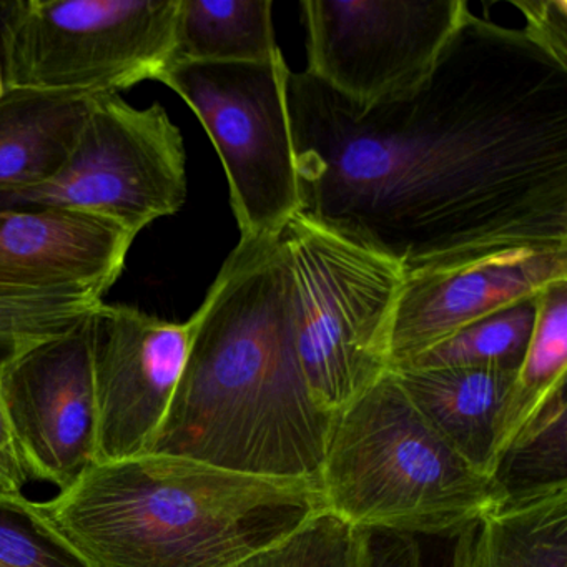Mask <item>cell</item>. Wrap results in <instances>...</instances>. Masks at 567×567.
Masks as SVG:
<instances>
[{
    "instance_id": "cell-1",
    "label": "cell",
    "mask_w": 567,
    "mask_h": 567,
    "mask_svg": "<svg viewBox=\"0 0 567 567\" xmlns=\"http://www.w3.org/2000/svg\"><path fill=\"white\" fill-rule=\"evenodd\" d=\"M300 214L404 274L567 248V58L467 12L433 72L360 109L285 72Z\"/></svg>"
},
{
    "instance_id": "cell-2",
    "label": "cell",
    "mask_w": 567,
    "mask_h": 567,
    "mask_svg": "<svg viewBox=\"0 0 567 567\" xmlns=\"http://www.w3.org/2000/svg\"><path fill=\"white\" fill-rule=\"evenodd\" d=\"M190 318L187 363L151 453L320 483L337 416L301 371L280 237H241Z\"/></svg>"
},
{
    "instance_id": "cell-3",
    "label": "cell",
    "mask_w": 567,
    "mask_h": 567,
    "mask_svg": "<svg viewBox=\"0 0 567 567\" xmlns=\"http://www.w3.org/2000/svg\"><path fill=\"white\" fill-rule=\"evenodd\" d=\"M39 507L92 567H235L327 509L318 481L158 453L92 464Z\"/></svg>"
},
{
    "instance_id": "cell-4",
    "label": "cell",
    "mask_w": 567,
    "mask_h": 567,
    "mask_svg": "<svg viewBox=\"0 0 567 567\" xmlns=\"http://www.w3.org/2000/svg\"><path fill=\"white\" fill-rule=\"evenodd\" d=\"M324 506L358 530L457 537L506 503L496 477L457 453L393 371L334 420L320 473Z\"/></svg>"
},
{
    "instance_id": "cell-5",
    "label": "cell",
    "mask_w": 567,
    "mask_h": 567,
    "mask_svg": "<svg viewBox=\"0 0 567 567\" xmlns=\"http://www.w3.org/2000/svg\"><path fill=\"white\" fill-rule=\"evenodd\" d=\"M295 340L315 403L338 416L391 370L403 267L298 212L280 234Z\"/></svg>"
},
{
    "instance_id": "cell-6",
    "label": "cell",
    "mask_w": 567,
    "mask_h": 567,
    "mask_svg": "<svg viewBox=\"0 0 567 567\" xmlns=\"http://www.w3.org/2000/svg\"><path fill=\"white\" fill-rule=\"evenodd\" d=\"M181 0H16L0 6L6 91L117 94L174 62Z\"/></svg>"
},
{
    "instance_id": "cell-7",
    "label": "cell",
    "mask_w": 567,
    "mask_h": 567,
    "mask_svg": "<svg viewBox=\"0 0 567 567\" xmlns=\"http://www.w3.org/2000/svg\"><path fill=\"white\" fill-rule=\"evenodd\" d=\"M187 152L164 105L138 109L118 94L92 95L87 118L61 171L0 194V210L75 212L138 237L187 202Z\"/></svg>"
},
{
    "instance_id": "cell-8",
    "label": "cell",
    "mask_w": 567,
    "mask_h": 567,
    "mask_svg": "<svg viewBox=\"0 0 567 567\" xmlns=\"http://www.w3.org/2000/svg\"><path fill=\"white\" fill-rule=\"evenodd\" d=\"M284 55L264 64L172 62L158 82L197 115L230 188L241 237H280L301 210Z\"/></svg>"
},
{
    "instance_id": "cell-9",
    "label": "cell",
    "mask_w": 567,
    "mask_h": 567,
    "mask_svg": "<svg viewBox=\"0 0 567 567\" xmlns=\"http://www.w3.org/2000/svg\"><path fill=\"white\" fill-rule=\"evenodd\" d=\"M307 74L360 109L420 87L466 0H305Z\"/></svg>"
},
{
    "instance_id": "cell-10",
    "label": "cell",
    "mask_w": 567,
    "mask_h": 567,
    "mask_svg": "<svg viewBox=\"0 0 567 567\" xmlns=\"http://www.w3.org/2000/svg\"><path fill=\"white\" fill-rule=\"evenodd\" d=\"M97 400L95 463L151 453L181 383L194 321L102 301L91 317Z\"/></svg>"
},
{
    "instance_id": "cell-11",
    "label": "cell",
    "mask_w": 567,
    "mask_h": 567,
    "mask_svg": "<svg viewBox=\"0 0 567 567\" xmlns=\"http://www.w3.org/2000/svg\"><path fill=\"white\" fill-rule=\"evenodd\" d=\"M0 391L29 476L64 491L95 464L91 318L16 361Z\"/></svg>"
},
{
    "instance_id": "cell-12",
    "label": "cell",
    "mask_w": 567,
    "mask_h": 567,
    "mask_svg": "<svg viewBox=\"0 0 567 567\" xmlns=\"http://www.w3.org/2000/svg\"><path fill=\"white\" fill-rule=\"evenodd\" d=\"M564 278L567 248L543 247L511 248L456 267L406 275L394 313L391 370Z\"/></svg>"
},
{
    "instance_id": "cell-13",
    "label": "cell",
    "mask_w": 567,
    "mask_h": 567,
    "mask_svg": "<svg viewBox=\"0 0 567 567\" xmlns=\"http://www.w3.org/2000/svg\"><path fill=\"white\" fill-rule=\"evenodd\" d=\"M134 235L75 212L0 210V287L91 285L111 290Z\"/></svg>"
},
{
    "instance_id": "cell-14",
    "label": "cell",
    "mask_w": 567,
    "mask_h": 567,
    "mask_svg": "<svg viewBox=\"0 0 567 567\" xmlns=\"http://www.w3.org/2000/svg\"><path fill=\"white\" fill-rule=\"evenodd\" d=\"M391 371L431 426L473 466L494 476L497 430L517 371L483 367Z\"/></svg>"
},
{
    "instance_id": "cell-15",
    "label": "cell",
    "mask_w": 567,
    "mask_h": 567,
    "mask_svg": "<svg viewBox=\"0 0 567 567\" xmlns=\"http://www.w3.org/2000/svg\"><path fill=\"white\" fill-rule=\"evenodd\" d=\"M91 94L11 89L0 97V194L54 177L84 127Z\"/></svg>"
},
{
    "instance_id": "cell-16",
    "label": "cell",
    "mask_w": 567,
    "mask_h": 567,
    "mask_svg": "<svg viewBox=\"0 0 567 567\" xmlns=\"http://www.w3.org/2000/svg\"><path fill=\"white\" fill-rule=\"evenodd\" d=\"M470 567H567V486L506 501L481 517Z\"/></svg>"
},
{
    "instance_id": "cell-17",
    "label": "cell",
    "mask_w": 567,
    "mask_h": 567,
    "mask_svg": "<svg viewBox=\"0 0 567 567\" xmlns=\"http://www.w3.org/2000/svg\"><path fill=\"white\" fill-rule=\"evenodd\" d=\"M271 0H181L174 62L264 64L280 58Z\"/></svg>"
},
{
    "instance_id": "cell-18",
    "label": "cell",
    "mask_w": 567,
    "mask_h": 567,
    "mask_svg": "<svg viewBox=\"0 0 567 567\" xmlns=\"http://www.w3.org/2000/svg\"><path fill=\"white\" fill-rule=\"evenodd\" d=\"M567 278L553 281L539 293L536 323L526 357L504 408L494 447V473L509 444L526 430L547 401L566 388Z\"/></svg>"
},
{
    "instance_id": "cell-19",
    "label": "cell",
    "mask_w": 567,
    "mask_h": 567,
    "mask_svg": "<svg viewBox=\"0 0 567 567\" xmlns=\"http://www.w3.org/2000/svg\"><path fill=\"white\" fill-rule=\"evenodd\" d=\"M105 295L91 285L0 287V377L29 351L91 318Z\"/></svg>"
},
{
    "instance_id": "cell-20",
    "label": "cell",
    "mask_w": 567,
    "mask_h": 567,
    "mask_svg": "<svg viewBox=\"0 0 567 567\" xmlns=\"http://www.w3.org/2000/svg\"><path fill=\"white\" fill-rule=\"evenodd\" d=\"M537 303L539 293L494 311L394 370L483 367L517 371L533 337Z\"/></svg>"
},
{
    "instance_id": "cell-21",
    "label": "cell",
    "mask_w": 567,
    "mask_h": 567,
    "mask_svg": "<svg viewBox=\"0 0 567 567\" xmlns=\"http://www.w3.org/2000/svg\"><path fill=\"white\" fill-rule=\"evenodd\" d=\"M566 410L563 388L504 451L494 477L506 501L567 486Z\"/></svg>"
},
{
    "instance_id": "cell-22",
    "label": "cell",
    "mask_w": 567,
    "mask_h": 567,
    "mask_svg": "<svg viewBox=\"0 0 567 567\" xmlns=\"http://www.w3.org/2000/svg\"><path fill=\"white\" fill-rule=\"evenodd\" d=\"M0 567H92L52 526L39 503L0 493Z\"/></svg>"
},
{
    "instance_id": "cell-23",
    "label": "cell",
    "mask_w": 567,
    "mask_h": 567,
    "mask_svg": "<svg viewBox=\"0 0 567 567\" xmlns=\"http://www.w3.org/2000/svg\"><path fill=\"white\" fill-rule=\"evenodd\" d=\"M235 567H360V533L330 511Z\"/></svg>"
},
{
    "instance_id": "cell-24",
    "label": "cell",
    "mask_w": 567,
    "mask_h": 567,
    "mask_svg": "<svg viewBox=\"0 0 567 567\" xmlns=\"http://www.w3.org/2000/svg\"><path fill=\"white\" fill-rule=\"evenodd\" d=\"M360 533V567H423L416 537L390 530Z\"/></svg>"
},
{
    "instance_id": "cell-25",
    "label": "cell",
    "mask_w": 567,
    "mask_h": 567,
    "mask_svg": "<svg viewBox=\"0 0 567 567\" xmlns=\"http://www.w3.org/2000/svg\"><path fill=\"white\" fill-rule=\"evenodd\" d=\"M523 14L524 29L556 54L567 58L566 0H524L511 2Z\"/></svg>"
},
{
    "instance_id": "cell-26",
    "label": "cell",
    "mask_w": 567,
    "mask_h": 567,
    "mask_svg": "<svg viewBox=\"0 0 567 567\" xmlns=\"http://www.w3.org/2000/svg\"><path fill=\"white\" fill-rule=\"evenodd\" d=\"M29 471L0 391V493L22 494Z\"/></svg>"
},
{
    "instance_id": "cell-27",
    "label": "cell",
    "mask_w": 567,
    "mask_h": 567,
    "mask_svg": "<svg viewBox=\"0 0 567 567\" xmlns=\"http://www.w3.org/2000/svg\"><path fill=\"white\" fill-rule=\"evenodd\" d=\"M6 84H4V75H2V68H0V97L4 95Z\"/></svg>"
}]
</instances>
